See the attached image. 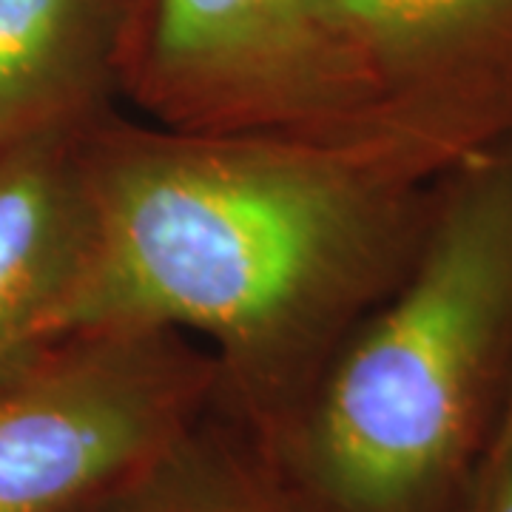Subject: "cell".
<instances>
[{"label":"cell","mask_w":512,"mask_h":512,"mask_svg":"<svg viewBox=\"0 0 512 512\" xmlns=\"http://www.w3.org/2000/svg\"><path fill=\"white\" fill-rule=\"evenodd\" d=\"M393 148L359 140H168L83 165V231L43 348L188 328L271 382L353 279L413 256L430 211Z\"/></svg>","instance_id":"1"},{"label":"cell","mask_w":512,"mask_h":512,"mask_svg":"<svg viewBox=\"0 0 512 512\" xmlns=\"http://www.w3.org/2000/svg\"><path fill=\"white\" fill-rule=\"evenodd\" d=\"M512 402V146L453 171L274 464L313 512H464Z\"/></svg>","instance_id":"2"},{"label":"cell","mask_w":512,"mask_h":512,"mask_svg":"<svg viewBox=\"0 0 512 512\" xmlns=\"http://www.w3.org/2000/svg\"><path fill=\"white\" fill-rule=\"evenodd\" d=\"M211 373L160 333L72 336L0 367V512H72L194 427Z\"/></svg>","instance_id":"3"},{"label":"cell","mask_w":512,"mask_h":512,"mask_svg":"<svg viewBox=\"0 0 512 512\" xmlns=\"http://www.w3.org/2000/svg\"><path fill=\"white\" fill-rule=\"evenodd\" d=\"M373 134L424 177L512 146V0H328Z\"/></svg>","instance_id":"4"},{"label":"cell","mask_w":512,"mask_h":512,"mask_svg":"<svg viewBox=\"0 0 512 512\" xmlns=\"http://www.w3.org/2000/svg\"><path fill=\"white\" fill-rule=\"evenodd\" d=\"M117 57L197 120L302 123L359 103L328 0H126Z\"/></svg>","instance_id":"5"},{"label":"cell","mask_w":512,"mask_h":512,"mask_svg":"<svg viewBox=\"0 0 512 512\" xmlns=\"http://www.w3.org/2000/svg\"><path fill=\"white\" fill-rule=\"evenodd\" d=\"M83 231V165L63 128L0 148V367L43 348Z\"/></svg>","instance_id":"6"},{"label":"cell","mask_w":512,"mask_h":512,"mask_svg":"<svg viewBox=\"0 0 512 512\" xmlns=\"http://www.w3.org/2000/svg\"><path fill=\"white\" fill-rule=\"evenodd\" d=\"M123 15L126 0H0V148L63 128Z\"/></svg>","instance_id":"7"},{"label":"cell","mask_w":512,"mask_h":512,"mask_svg":"<svg viewBox=\"0 0 512 512\" xmlns=\"http://www.w3.org/2000/svg\"><path fill=\"white\" fill-rule=\"evenodd\" d=\"M72 512H313L274 461L262 464L194 436Z\"/></svg>","instance_id":"8"},{"label":"cell","mask_w":512,"mask_h":512,"mask_svg":"<svg viewBox=\"0 0 512 512\" xmlns=\"http://www.w3.org/2000/svg\"><path fill=\"white\" fill-rule=\"evenodd\" d=\"M464 512H512V402L478 470Z\"/></svg>","instance_id":"9"}]
</instances>
